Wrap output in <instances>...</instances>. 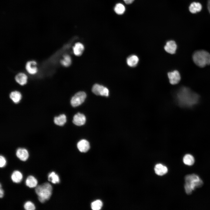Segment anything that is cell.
<instances>
[{"label":"cell","instance_id":"obj_1","mask_svg":"<svg viewBox=\"0 0 210 210\" xmlns=\"http://www.w3.org/2000/svg\"><path fill=\"white\" fill-rule=\"evenodd\" d=\"M199 98V96L197 94L186 87L180 88L176 95L178 104L183 107L192 106L198 102Z\"/></svg>","mask_w":210,"mask_h":210},{"label":"cell","instance_id":"obj_2","mask_svg":"<svg viewBox=\"0 0 210 210\" xmlns=\"http://www.w3.org/2000/svg\"><path fill=\"white\" fill-rule=\"evenodd\" d=\"M185 181V190L188 195L191 194L196 188L201 187L203 184L202 180L198 176L195 174L186 176Z\"/></svg>","mask_w":210,"mask_h":210},{"label":"cell","instance_id":"obj_3","mask_svg":"<svg viewBox=\"0 0 210 210\" xmlns=\"http://www.w3.org/2000/svg\"><path fill=\"white\" fill-rule=\"evenodd\" d=\"M52 190L51 184L48 183H45L37 186L35 192L38 196V199L42 203L44 202L50 197Z\"/></svg>","mask_w":210,"mask_h":210},{"label":"cell","instance_id":"obj_4","mask_svg":"<svg viewBox=\"0 0 210 210\" xmlns=\"http://www.w3.org/2000/svg\"><path fill=\"white\" fill-rule=\"evenodd\" d=\"M195 63L198 66L203 67L210 64V54L204 50H199L195 52L192 56Z\"/></svg>","mask_w":210,"mask_h":210},{"label":"cell","instance_id":"obj_5","mask_svg":"<svg viewBox=\"0 0 210 210\" xmlns=\"http://www.w3.org/2000/svg\"><path fill=\"white\" fill-rule=\"evenodd\" d=\"M86 97V94L84 92L80 91L77 92L71 99V105L74 107L80 105L84 102Z\"/></svg>","mask_w":210,"mask_h":210},{"label":"cell","instance_id":"obj_6","mask_svg":"<svg viewBox=\"0 0 210 210\" xmlns=\"http://www.w3.org/2000/svg\"><path fill=\"white\" fill-rule=\"evenodd\" d=\"M92 91L95 94L108 97L109 95L108 89L104 86L99 84L94 85L92 88Z\"/></svg>","mask_w":210,"mask_h":210},{"label":"cell","instance_id":"obj_7","mask_svg":"<svg viewBox=\"0 0 210 210\" xmlns=\"http://www.w3.org/2000/svg\"><path fill=\"white\" fill-rule=\"evenodd\" d=\"M170 83L172 85L178 84L181 80V76L179 72L177 70L169 72L167 74Z\"/></svg>","mask_w":210,"mask_h":210},{"label":"cell","instance_id":"obj_8","mask_svg":"<svg viewBox=\"0 0 210 210\" xmlns=\"http://www.w3.org/2000/svg\"><path fill=\"white\" fill-rule=\"evenodd\" d=\"M177 48V44L173 40L167 41L164 47V49L166 52L172 54L175 53Z\"/></svg>","mask_w":210,"mask_h":210},{"label":"cell","instance_id":"obj_9","mask_svg":"<svg viewBox=\"0 0 210 210\" xmlns=\"http://www.w3.org/2000/svg\"><path fill=\"white\" fill-rule=\"evenodd\" d=\"M86 121L85 116L83 114L78 113L74 116L73 123L76 125L80 126L84 125Z\"/></svg>","mask_w":210,"mask_h":210},{"label":"cell","instance_id":"obj_10","mask_svg":"<svg viewBox=\"0 0 210 210\" xmlns=\"http://www.w3.org/2000/svg\"><path fill=\"white\" fill-rule=\"evenodd\" d=\"M36 62L34 61H28L27 63L25 68L29 74L34 75L37 73V68L36 66Z\"/></svg>","mask_w":210,"mask_h":210},{"label":"cell","instance_id":"obj_11","mask_svg":"<svg viewBox=\"0 0 210 210\" xmlns=\"http://www.w3.org/2000/svg\"><path fill=\"white\" fill-rule=\"evenodd\" d=\"M16 155L20 160L24 161H26L29 157L27 150L23 148H18L16 150Z\"/></svg>","mask_w":210,"mask_h":210},{"label":"cell","instance_id":"obj_12","mask_svg":"<svg viewBox=\"0 0 210 210\" xmlns=\"http://www.w3.org/2000/svg\"><path fill=\"white\" fill-rule=\"evenodd\" d=\"M77 146L79 150L81 152H87L90 148L89 142L85 139L79 141L77 143Z\"/></svg>","mask_w":210,"mask_h":210},{"label":"cell","instance_id":"obj_13","mask_svg":"<svg viewBox=\"0 0 210 210\" xmlns=\"http://www.w3.org/2000/svg\"><path fill=\"white\" fill-rule=\"evenodd\" d=\"M139 58L135 55H132L129 56L126 59V62L130 67H133L136 66L138 63Z\"/></svg>","mask_w":210,"mask_h":210},{"label":"cell","instance_id":"obj_14","mask_svg":"<svg viewBox=\"0 0 210 210\" xmlns=\"http://www.w3.org/2000/svg\"><path fill=\"white\" fill-rule=\"evenodd\" d=\"M155 173L159 176H162L166 174L168 172L167 167L161 164H157L154 168Z\"/></svg>","mask_w":210,"mask_h":210},{"label":"cell","instance_id":"obj_15","mask_svg":"<svg viewBox=\"0 0 210 210\" xmlns=\"http://www.w3.org/2000/svg\"><path fill=\"white\" fill-rule=\"evenodd\" d=\"M15 79L18 83L21 85H23L27 83V77L25 74L20 73L16 75Z\"/></svg>","mask_w":210,"mask_h":210},{"label":"cell","instance_id":"obj_16","mask_svg":"<svg viewBox=\"0 0 210 210\" xmlns=\"http://www.w3.org/2000/svg\"><path fill=\"white\" fill-rule=\"evenodd\" d=\"M83 45L81 43L78 42L75 44L73 47V50L74 54L77 56H79L82 55L84 50Z\"/></svg>","mask_w":210,"mask_h":210},{"label":"cell","instance_id":"obj_17","mask_svg":"<svg viewBox=\"0 0 210 210\" xmlns=\"http://www.w3.org/2000/svg\"><path fill=\"white\" fill-rule=\"evenodd\" d=\"M202 8V5L199 2H193L189 6L190 11L192 13H195L200 12Z\"/></svg>","mask_w":210,"mask_h":210},{"label":"cell","instance_id":"obj_18","mask_svg":"<svg viewBox=\"0 0 210 210\" xmlns=\"http://www.w3.org/2000/svg\"><path fill=\"white\" fill-rule=\"evenodd\" d=\"M54 123L56 125L60 126H63L66 122V116L64 114H62L58 116L54 117Z\"/></svg>","mask_w":210,"mask_h":210},{"label":"cell","instance_id":"obj_19","mask_svg":"<svg viewBox=\"0 0 210 210\" xmlns=\"http://www.w3.org/2000/svg\"><path fill=\"white\" fill-rule=\"evenodd\" d=\"M9 96L11 99L15 104L19 102L22 98L21 93L17 91L12 92L10 93Z\"/></svg>","mask_w":210,"mask_h":210},{"label":"cell","instance_id":"obj_20","mask_svg":"<svg viewBox=\"0 0 210 210\" xmlns=\"http://www.w3.org/2000/svg\"><path fill=\"white\" fill-rule=\"evenodd\" d=\"M26 184L30 188H33L37 186L38 181L35 177L32 176H29L26 180Z\"/></svg>","mask_w":210,"mask_h":210},{"label":"cell","instance_id":"obj_21","mask_svg":"<svg viewBox=\"0 0 210 210\" xmlns=\"http://www.w3.org/2000/svg\"><path fill=\"white\" fill-rule=\"evenodd\" d=\"M11 178L13 182L18 183L22 181L23 176L20 172L15 170L12 173Z\"/></svg>","mask_w":210,"mask_h":210},{"label":"cell","instance_id":"obj_22","mask_svg":"<svg viewBox=\"0 0 210 210\" xmlns=\"http://www.w3.org/2000/svg\"><path fill=\"white\" fill-rule=\"evenodd\" d=\"M183 160L185 164L189 166L192 165L195 161L193 156L189 154H186L183 158Z\"/></svg>","mask_w":210,"mask_h":210},{"label":"cell","instance_id":"obj_23","mask_svg":"<svg viewBox=\"0 0 210 210\" xmlns=\"http://www.w3.org/2000/svg\"><path fill=\"white\" fill-rule=\"evenodd\" d=\"M48 181L54 184L58 183L60 182L59 176L54 172H52L48 174Z\"/></svg>","mask_w":210,"mask_h":210},{"label":"cell","instance_id":"obj_24","mask_svg":"<svg viewBox=\"0 0 210 210\" xmlns=\"http://www.w3.org/2000/svg\"><path fill=\"white\" fill-rule=\"evenodd\" d=\"M125 8L124 6L122 4L119 3L116 5L114 10L116 13L118 15H122L125 12Z\"/></svg>","mask_w":210,"mask_h":210},{"label":"cell","instance_id":"obj_25","mask_svg":"<svg viewBox=\"0 0 210 210\" xmlns=\"http://www.w3.org/2000/svg\"><path fill=\"white\" fill-rule=\"evenodd\" d=\"M60 62L62 65L65 67H68L71 64V58L69 55H66L64 56L63 59L61 60Z\"/></svg>","mask_w":210,"mask_h":210},{"label":"cell","instance_id":"obj_26","mask_svg":"<svg viewBox=\"0 0 210 210\" xmlns=\"http://www.w3.org/2000/svg\"><path fill=\"white\" fill-rule=\"evenodd\" d=\"M102 205V202L100 200H97L92 203L91 207L93 210H99L101 209Z\"/></svg>","mask_w":210,"mask_h":210},{"label":"cell","instance_id":"obj_27","mask_svg":"<svg viewBox=\"0 0 210 210\" xmlns=\"http://www.w3.org/2000/svg\"><path fill=\"white\" fill-rule=\"evenodd\" d=\"M24 209L26 210H34L35 209L34 204L29 201L26 202L24 204Z\"/></svg>","mask_w":210,"mask_h":210},{"label":"cell","instance_id":"obj_28","mask_svg":"<svg viewBox=\"0 0 210 210\" xmlns=\"http://www.w3.org/2000/svg\"><path fill=\"white\" fill-rule=\"evenodd\" d=\"M0 167L1 168L4 167L6 164V160L5 158L3 156H0Z\"/></svg>","mask_w":210,"mask_h":210},{"label":"cell","instance_id":"obj_29","mask_svg":"<svg viewBox=\"0 0 210 210\" xmlns=\"http://www.w3.org/2000/svg\"><path fill=\"white\" fill-rule=\"evenodd\" d=\"M0 197L1 198L3 197L4 195V191L3 189L1 188V184H0Z\"/></svg>","mask_w":210,"mask_h":210},{"label":"cell","instance_id":"obj_30","mask_svg":"<svg viewBox=\"0 0 210 210\" xmlns=\"http://www.w3.org/2000/svg\"><path fill=\"white\" fill-rule=\"evenodd\" d=\"M134 0H123L124 2L127 4H130L132 3Z\"/></svg>","mask_w":210,"mask_h":210},{"label":"cell","instance_id":"obj_31","mask_svg":"<svg viewBox=\"0 0 210 210\" xmlns=\"http://www.w3.org/2000/svg\"><path fill=\"white\" fill-rule=\"evenodd\" d=\"M207 8L209 12L210 13V0H208L207 3Z\"/></svg>","mask_w":210,"mask_h":210}]
</instances>
